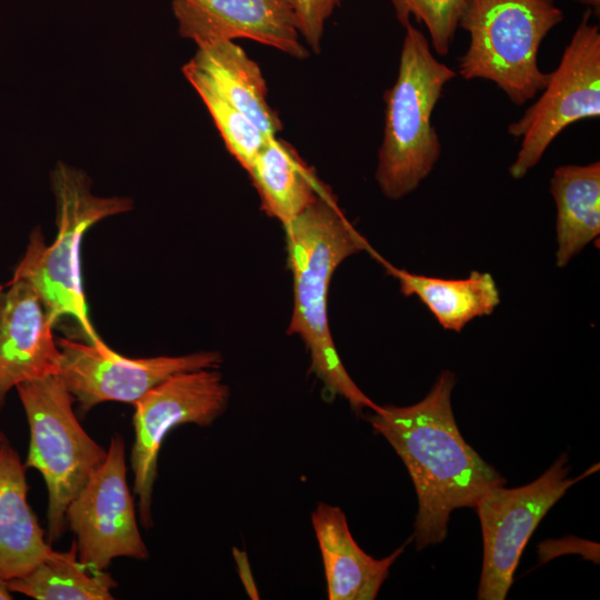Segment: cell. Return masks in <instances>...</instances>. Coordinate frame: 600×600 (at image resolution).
Wrapping results in <instances>:
<instances>
[{"mask_svg":"<svg viewBox=\"0 0 600 600\" xmlns=\"http://www.w3.org/2000/svg\"><path fill=\"white\" fill-rule=\"evenodd\" d=\"M456 376L443 370L428 394L406 406H383L368 420L404 463L418 499L412 539L418 550L442 542L453 510L474 508L506 479L463 439L451 393Z\"/></svg>","mask_w":600,"mask_h":600,"instance_id":"1","label":"cell"},{"mask_svg":"<svg viewBox=\"0 0 600 600\" xmlns=\"http://www.w3.org/2000/svg\"><path fill=\"white\" fill-rule=\"evenodd\" d=\"M293 280L288 334L303 341L310 371L356 412L379 410L352 380L336 349L328 319V293L337 268L350 256L373 249L348 221L328 187L301 214L283 226Z\"/></svg>","mask_w":600,"mask_h":600,"instance_id":"2","label":"cell"},{"mask_svg":"<svg viewBox=\"0 0 600 600\" xmlns=\"http://www.w3.org/2000/svg\"><path fill=\"white\" fill-rule=\"evenodd\" d=\"M396 82L384 92V129L376 181L390 200L412 191L433 170L441 143L431 123L443 88L456 72L438 60L429 40L410 22L404 26Z\"/></svg>","mask_w":600,"mask_h":600,"instance_id":"3","label":"cell"},{"mask_svg":"<svg viewBox=\"0 0 600 600\" xmlns=\"http://www.w3.org/2000/svg\"><path fill=\"white\" fill-rule=\"evenodd\" d=\"M56 198L57 238L49 247L36 228L13 278L29 281L39 293L50 321L63 316L77 320L88 343L107 346L92 326L82 286L80 247L86 231L104 218L132 209L129 198H101L91 192L90 178L59 162L51 172Z\"/></svg>","mask_w":600,"mask_h":600,"instance_id":"4","label":"cell"},{"mask_svg":"<svg viewBox=\"0 0 600 600\" xmlns=\"http://www.w3.org/2000/svg\"><path fill=\"white\" fill-rule=\"evenodd\" d=\"M562 20L554 0H470L459 22L469 33L459 74L490 80L513 104H524L547 84L549 73L540 70L538 51Z\"/></svg>","mask_w":600,"mask_h":600,"instance_id":"5","label":"cell"},{"mask_svg":"<svg viewBox=\"0 0 600 600\" xmlns=\"http://www.w3.org/2000/svg\"><path fill=\"white\" fill-rule=\"evenodd\" d=\"M30 431L26 468L37 469L48 490L49 541L64 533L66 510L102 464L107 450L83 430L73 396L59 374L28 380L16 387Z\"/></svg>","mask_w":600,"mask_h":600,"instance_id":"6","label":"cell"},{"mask_svg":"<svg viewBox=\"0 0 600 600\" xmlns=\"http://www.w3.org/2000/svg\"><path fill=\"white\" fill-rule=\"evenodd\" d=\"M590 16L588 9L540 97L508 126V133L521 140L509 168L514 179L536 167L567 127L600 117V31L598 24L590 23Z\"/></svg>","mask_w":600,"mask_h":600,"instance_id":"7","label":"cell"},{"mask_svg":"<svg viewBox=\"0 0 600 600\" xmlns=\"http://www.w3.org/2000/svg\"><path fill=\"white\" fill-rule=\"evenodd\" d=\"M599 466L569 478V457L562 453L532 482L518 488L496 486L479 499L474 507L483 540L479 600L507 598L522 551L540 521L570 487Z\"/></svg>","mask_w":600,"mask_h":600,"instance_id":"8","label":"cell"},{"mask_svg":"<svg viewBox=\"0 0 600 600\" xmlns=\"http://www.w3.org/2000/svg\"><path fill=\"white\" fill-rule=\"evenodd\" d=\"M230 389L218 368L173 374L146 392L134 407V442L131 468L133 492L138 497L139 519L152 526L151 500L157 479L159 450L176 427L212 424L228 408Z\"/></svg>","mask_w":600,"mask_h":600,"instance_id":"9","label":"cell"},{"mask_svg":"<svg viewBox=\"0 0 600 600\" xmlns=\"http://www.w3.org/2000/svg\"><path fill=\"white\" fill-rule=\"evenodd\" d=\"M126 474L124 443L116 434L104 461L66 510V523L77 537L78 559L89 568L104 570L117 557H149Z\"/></svg>","mask_w":600,"mask_h":600,"instance_id":"10","label":"cell"},{"mask_svg":"<svg viewBox=\"0 0 600 600\" xmlns=\"http://www.w3.org/2000/svg\"><path fill=\"white\" fill-rule=\"evenodd\" d=\"M57 344L61 352L59 376L82 412L106 401L133 404L173 374L219 368L222 363L218 351L131 359L108 346L96 347L67 338H59Z\"/></svg>","mask_w":600,"mask_h":600,"instance_id":"11","label":"cell"},{"mask_svg":"<svg viewBox=\"0 0 600 600\" xmlns=\"http://www.w3.org/2000/svg\"><path fill=\"white\" fill-rule=\"evenodd\" d=\"M171 4L180 36L198 47L246 38L297 59L309 56L299 41L291 0H171Z\"/></svg>","mask_w":600,"mask_h":600,"instance_id":"12","label":"cell"},{"mask_svg":"<svg viewBox=\"0 0 600 600\" xmlns=\"http://www.w3.org/2000/svg\"><path fill=\"white\" fill-rule=\"evenodd\" d=\"M42 299L22 278L0 292V410L19 383L56 376L61 352Z\"/></svg>","mask_w":600,"mask_h":600,"instance_id":"13","label":"cell"},{"mask_svg":"<svg viewBox=\"0 0 600 600\" xmlns=\"http://www.w3.org/2000/svg\"><path fill=\"white\" fill-rule=\"evenodd\" d=\"M311 524L320 549L329 600H373L391 566L412 537L382 559L369 556L353 539L341 508L319 502Z\"/></svg>","mask_w":600,"mask_h":600,"instance_id":"14","label":"cell"},{"mask_svg":"<svg viewBox=\"0 0 600 600\" xmlns=\"http://www.w3.org/2000/svg\"><path fill=\"white\" fill-rule=\"evenodd\" d=\"M26 466L7 439L0 441V578H19L52 550L27 501Z\"/></svg>","mask_w":600,"mask_h":600,"instance_id":"15","label":"cell"},{"mask_svg":"<svg viewBox=\"0 0 600 600\" xmlns=\"http://www.w3.org/2000/svg\"><path fill=\"white\" fill-rule=\"evenodd\" d=\"M182 72L194 74L244 113L266 136L274 137L282 123L267 100V84L256 61L231 40L198 47Z\"/></svg>","mask_w":600,"mask_h":600,"instance_id":"16","label":"cell"},{"mask_svg":"<svg viewBox=\"0 0 600 600\" xmlns=\"http://www.w3.org/2000/svg\"><path fill=\"white\" fill-rule=\"evenodd\" d=\"M371 256L399 282L400 292L418 297L444 330L460 332L500 303L499 288L489 272L472 270L464 279H444L399 269L376 251Z\"/></svg>","mask_w":600,"mask_h":600,"instance_id":"17","label":"cell"},{"mask_svg":"<svg viewBox=\"0 0 600 600\" xmlns=\"http://www.w3.org/2000/svg\"><path fill=\"white\" fill-rule=\"evenodd\" d=\"M262 211L289 223L327 188L288 142L270 137L247 170Z\"/></svg>","mask_w":600,"mask_h":600,"instance_id":"18","label":"cell"},{"mask_svg":"<svg viewBox=\"0 0 600 600\" xmlns=\"http://www.w3.org/2000/svg\"><path fill=\"white\" fill-rule=\"evenodd\" d=\"M550 192L557 207L556 264L566 267L600 233V162L554 169Z\"/></svg>","mask_w":600,"mask_h":600,"instance_id":"19","label":"cell"},{"mask_svg":"<svg viewBox=\"0 0 600 600\" xmlns=\"http://www.w3.org/2000/svg\"><path fill=\"white\" fill-rule=\"evenodd\" d=\"M7 586L11 592L37 600H110L117 583L104 570L81 563L73 541L68 551L52 549L31 571L8 580Z\"/></svg>","mask_w":600,"mask_h":600,"instance_id":"20","label":"cell"},{"mask_svg":"<svg viewBox=\"0 0 600 600\" xmlns=\"http://www.w3.org/2000/svg\"><path fill=\"white\" fill-rule=\"evenodd\" d=\"M184 77L206 104L227 150L247 171L270 137L201 78L190 73Z\"/></svg>","mask_w":600,"mask_h":600,"instance_id":"21","label":"cell"},{"mask_svg":"<svg viewBox=\"0 0 600 600\" xmlns=\"http://www.w3.org/2000/svg\"><path fill=\"white\" fill-rule=\"evenodd\" d=\"M404 27L413 17L427 27L436 53L446 56L470 0H390Z\"/></svg>","mask_w":600,"mask_h":600,"instance_id":"22","label":"cell"},{"mask_svg":"<svg viewBox=\"0 0 600 600\" xmlns=\"http://www.w3.org/2000/svg\"><path fill=\"white\" fill-rule=\"evenodd\" d=\"M342 0H291L298 31L310 49L319 52L327 19Z\"/></svg>","mask_w":600,"mask_h":600,"instance_id":"23","label":"cell"},{"mask_svg":"<svg viewBox=\"0 0 600 600\" xmlns=\"http://www.w3.org/2000/svg\"><path fill=\"white\" fill-rule=\"evenodd\" d=\"M583 6H587L597 17L600 14V0H573Z\"/></svg>","mask_w":600,"mask_h":600,"instance_id":"24","label":"cell"},{"mask_svg":"<svg viewBox=\"0 0 600 600\" xmlns=\"http://www.w3.org/2000/svg\"><path fill=\"white\" fill-rule=\"evenodd\" d=\"M12 599V592L7 586V581L0 578V600H10Z\"/></svg>","mask_w":600,"mask_h":600,"instance_id":"25","label":"cell"},{"mask_svg":"<svg viewBox=\"0 0 600 600\" xmlns=\"http://www.w3.org/2000/svg\"><path fill=\"white\" fill-rule=\"evenodd\" d=\"M3 289V287L0 284V292ZM7 439L6 436L0 431V441Z\"/></svg>","mask_w":600,"mask_h":600,"instance_id":"26","label":"cell"}]
</instances>
